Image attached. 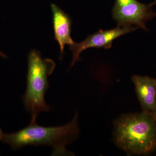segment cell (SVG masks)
Masks as SVG:
<instances>
[{
	"mask_svg": "<svg viewBox=\"0 0 156 156\" xmlns=\"http://www.w3.org/2000/svg\"><path fill=\"white\" fill-rule=\"evenodd\" d=\"M54 37L60 48V59L64 53L65 46L74 43L71 36L72 20L68 14L55 4L51 5Z\"/></svg>",
	"mask_w": 156,
	"mask_h": 156,
	"instance_id": "7",
	"label": "cell"
},
{
	"mask_svg": "<svg viewBox=\"0 0 156 156\" xmlns=\"http://www.w3.org/2000/svg\"><path fill=\"white\" fill-rule=\"evenodd\" d=\"M0 56H2V57L4 58H6L7 57V56H6L4 53H3L2 52H1V51H0Z\"/></svg>",
	"mask_w": 156,
	"mask_h": 156,
	"instance_id": "9",
	"label": "cell"
},
{
	"mask_svg": "<svg viewBox=\"0 0 156 156\" xmlns=\"http://www.w3.org/2000/svg\"><path fill=\"white\" fill-rule=\"evenodd\" d=\"M134 27H117L116 28L109 30H100L92 35L89 36L86 40L80 43H74L69 46L72 51L73 60L70 68L77 62L81 60L80 55L82 52L89 48H103L110 49L113 42L119 37L135 30Z\"/></svg>",
	"mask_w": 156,
	"mask_h": 156,
	"instance_id": "5",
	"label": "cell"
},
{
	"mask_svg": "<svg viewBox=\"0 0 156 156\" xmlns=\"http://www.w3.org/2000/svg\"></svg>",
	"mask_w": 156,
	"mask_h": 156,
	"instance_id": "12",
	"label": "cell"
},
{
	"mask_svg": "<svg viewBox=\"0 0 156 156\" xmlns=\"http://www.w3.org/2000/svg\"><path fill=\"white\" fill-rule=\"evenodd\" d=\"M113 140L128 155H147L156 150V117L140 112L122 115L115 121Z\"/></svg>",
	"mask_w": 156,
	"mask_h": 156,
	"instance_id": "1",
	"label": "cell"
},
{
	"mask_svg": "<svg viewBox=\"0 0 156 156\" xmlns=\"http://www.w3.org/2000/svg\"><path fill=\"white\" fill-rule=\"evenodd\" d=\"M3 134L2 131V129H1V128H0V140H2V139Z\"/></svg>",
	"mask_w": 156,
	"mask_h": 156,
	"instance_id": "8",
	"label": "cell"
},
{
	"mask_svg": "<svg viewBox=\"0 0 156 156\" xmlns=\"http://www.w3.org/2000/svg\"><path fill=\"white\" fill-rule=\"evenodd\" d=\"M156 2L144 4L137 0H115L112 11L113 19L118 26H136L147 30V21L156 17V13L153 10Z\"/></svg>",
	"mask_w": 156,
	"mask_h": 156,
	"instance_id": "4",
	"label": "cell"
},
{
	"mask_svg": "<svg viewBox=\"0 0 156 156\" xmlns=\"http://www.w3.org/2000/svg\"><path fill=\"white\" fill-rule=\"evenodd\" d=\"M132 81L142 111L156 117V79L147 76L134 75Z\"/></svg>",
	"mask_w": 156,
	"mask_h": 156,
	"instance_id": "6",
	"label": "cell"
},
{
	"mask_svg": "<svg viewBox=\"0 0 156 156\" xmlns=\"http://www.w3.org/2000/svg\"><path fill=\"white\" fill-rule=\"evenodd\" d=\"M55 66L53 60L43 58L38 50H33L29 53L27 89L23 99L26 109L31 116L30 124L37 123L40 113L50 112V106L46 103L45 96L49 87L48 77Z\"/></svg>",
	"mask_w": 156,
	"mask_h": 156,
	"instance_id": "3",
	"label": "cell"
},
{
	"mask_svg": "<svg viewBox=\"0 0 156 156\" xmlns=\"http://www.w3.org/2000/svg\"><path fill=\"white\" fill-rule=\"evenodd\" d=\"M155 2L156 3V0H155Z\"/></svg>",
	"mask_w": 156,
	"mask_h": 156,
	"instance_id": "11",
	"label": "cell"
},
{
	"mask_svg": "<svg viewBox=\"0 0 156 156\" xmlns=\"http://www.w3.org/2000/svg\"><path fill=\"white\" fill-rule=\"evenodd\" d=\"M155 154L156 155V150L155 151Z\"/></svg>",
	"mask_w": 156,
	"mask_h": 156,
	"instance_id": "10",
	"label": "cell"
},
{
	"mask_svg": "<svg viewBox=\"0 0 156 156\" xmlns=\"http://www.w3.org/2000/svg\"><path fill=\"white\" fill-rule=\"evenodd\" d=\"M80 133L78 114L66 125L46 127L37 123L30 124L17 132L3 134L2 141L17 150L27 145H45L53 149L52 155H73L66 149V146L77 138Z\"/></svg>",
	"mask_w": 156,
	"mask_h": 156,
	"instance_id": "2",
	"label": "cell"
}]
</instances>
